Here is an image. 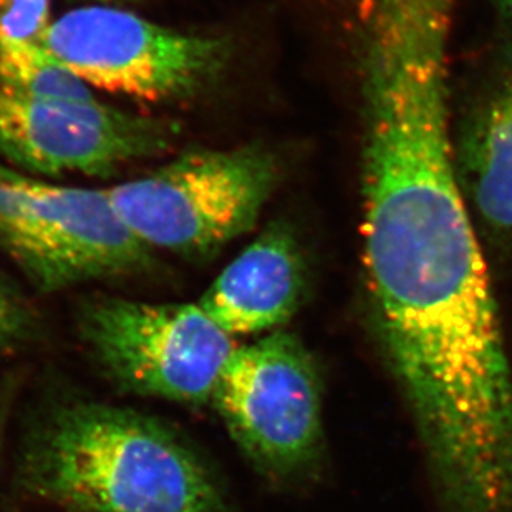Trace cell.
Listing matches in <instances>:
<instances>
[{
  "instance_id": "cell-11",
  "label": "cell",
  "mask_w": 512,
  "mask_h": 512,
  "mask_svg": "<svg viewBox=\"0 0 512 512\" xmlns=\"http://www.w3.org/2000/svg\"><path fill=\"white\" fill-rule=\"evenodd\" d=\"M0 247L42 292L65 289L62 267L39 219L0 173Z\"/></svg>"
},
{
  "instance_id": "cell-15",
  "label": "cell",
  "mask_w": 512,
  "mask_h": 512,
  "mask_svg": "<svg viewBox=\"0 0 512 512\" xmlns=\"http://www.w3.org/2000/svg\"><path fill=\"white\" fill-rule=\"evenodd\" d=\"M501 4H503V9L506 14L509 15V19L512 20V0H501Z\"/></svg>"
},
{
  "instance_id": "cell-5",
  "label": "cell",
  "mask_w": 512,
  "mask_h": 512,
  "mask_svg": "<svg viewBox=\"0 0 512 512\" xmlns=\"http://www.w3.org/2000/svg\"><path fill=\"white\" fill-rule=\"evenodd\" d=\"M211 401L237 445L264 473L290 478L319 459L322 382L314 355L294 334L277 330L236 347Z\"/></svg>"
},
{
  "instance_id": "cell-10",
  "label": "cell",
  "mask_w": 512,
  "mask_h": 512,
  "mask_svg": "<svg viewBox=\"0 0 512 512\" xmlns=\"http://www.w3.org/2000/svg\"><path fill=\"white\" fill-rule=\"evenodd\" d=\"M463 156L464 181L479 218L512 237V60L479 105Z\"/></svg>"
},
{
  "instance_id": "cell-1",
  "label": "cell",
  "mask_w": 512,
  "mask_h": 512,
  "mask_svg": "<svg viewBox=\"0 0 512 512\" xmlns=\"http://www.w3.org/2000/svg\"><path fill=\"white\" fill-rule=\"evenodd\" d=\"M362 57L363 266L370 299L491 284L453 158L455 0H352Z\"/></svg>"
},
{
  "instance_id": "cell-14",
  "label": "cell",
  "mask_w": 512,
  "mask_h": 512,
  "mask_svg": "<svg viewBox=\"0 0 512 512\" xmlns=\"http://www.w3.org/2000/svg\"><path fill=\"white\" fill-rule=\"evenodd\" d=\"M34 330V315L19 292L0 276V350L22 342Z\"/></svg>"
},
{
  "instance_id": "cell-13",
  "label": "cell",
  "mask_w": 512,
  "mask_h": 512,
  "mask_svg": "<svg viewBox=\"0 0 512 512\" xmlns=\"http://www.w3.org/2000/svg\"><path fill=\"white\" fill-rule=\"evenodd\" d=\"M50 24L49 0H0V39L40 45Z\"/></svg>"
},
{
  "instance_id": "cell-12",
  "label": "cell",
  "mask_w": 512,
  "mask_h": 512,
  "mask_svg": "<svg viewBox=\"0 0 512 512\" xmlns=\"http://www.w3.org/2000/svg\"><path fill=\"white\" fill-rule=\"evenodd\" d=\"M0 87L37 100H97L92 88L42 45L0 39Z\"/></svg>"
},
{
  "instance_id": "cell-7",
  "label": "cell",
  "mask_w": 512,
  "mask_h": 512,
  "mask_svg": "<svg viewBox=\"0 0 512 512\" xmlns=\"http://www.w3.org/2000/svg\"><path fill=\"white\" fill-rule=\"evenodd\" d=\"M176 135L168 121L100 100H37L0 87V156L19 170L107 178L131 161L163 155Z\"/></svg>"
},
{
  "instance_id": "cell-3",
  "label": "cell",
  "mask_w": 512,
  "mask_h": 512,
  "mask_svg": "<svg viewBox=\"0 0 512 512\" xmlns=\"http://www.w3.org/2000/svg\"><path fill=\"white\" fill-rule=\"evenodd\" d=\"M279 173L276 155L261 145L191 150L107 193L151 251L196 259L213 256L256 226Z\"/></svg>"
},
{
  "instance_id": "cell-8",
  "label": "cell",
  "mask_w": 512,
  "mask_h": 512,
  "mask_svg": "<svg viewBox=\"0 0 512 512\" xmlns=\"http://www.w3.org/2000/svg\"><path fill=\"white\" fill-rule=\"evenodd\" d=\"M49 236L65 285L148 271L156 259L116 213L107 189L68 188L25 176L0 163Z\"/></svg>"
},
{
  "instance_id": "cell-4",
  "label": "cell",
  "mask_w": 512,
  "mask_h": 512,
  "mask_svg": "<svg viewBox=\"0 0 512 512\" xmlns=\"http://www.w3.org/2000/svg\"><path fill=\"white\" fill-rule=\"evenodd\" d=\"M44 47L90 88L150 103L183 102L218 82L232 45L112 5H83L52 20Z\"/></svg>"
},
{
  "instance_id": "cell-6",
  "label": "cell",
  "mask_w": 512,
  "mask_h": 512,
  "mask_svg": "<svg viewBox=\"0 0 512 512\" xmlns=\"http://www.w3.org/2000/svg\"><path fill=\"white\" fill-rule=\"evenodd\" d=\"M83 334L103 367L133 392L201 405L213 398L236 350L199 304H148L97 297L85 304Z\"/></svg>"
},
{
  "instance_id": "cell-16",
  "label": "cell",
  "mask_w": 512,
  "mask_h": 512,
  "mask_svg": "<svg viewBox=\"0 0 512 512\" xmlns=\"http://www.w3.org/2000/svg\"><path fill=\"white\" fill-rule=\"evenodd\" d=\"M97 2H112V0H97Z\"/></svg>"
},
{
  "instance_id": "cell-2",
  "label": "cell",
  "mask_w": 512,
  "mask_h": 512,
  "mask_svg": "<svg viewBox=\"0 0 512 512\" xmlns=\"http://www.w3.org/2000/svg\"><path fill=\"white\" fill-rule=\"evenodd\" d=\"M25 486L80 512H231L193 451L146 416L112 406H65L40 426Z\"/></svg>"
},
{
  "instance_id": "cell-9",
  "label": "cell",
  "mask_w": 512,
  "mask_h": 512,
  "mask_svg": "<svg viewBox=\"0 0 512 512\" xmlns=\"http://www.w3.org/2000/svg\"><path fill=\"white\" fill-rule=\"evenodd\" d=\"M304 289L299 242L276 223L229 262L198 304L231 337L261 334L292 319Z\"/></svg>"
}]
</instances>
